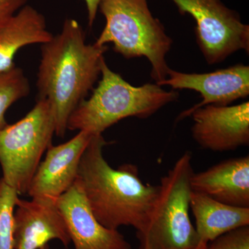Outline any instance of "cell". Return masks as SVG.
Listing matches in <instances>:
<instances>
[{
	"instance_id": "cell-1",
	"label": "cell",
	"mask_w": 249,
	"mask_h": 249,
	"mask_svg": "<svg viewBox=\"0 0 249 249\" xmlns=\"http://www.w3.org/2000/svg\"><path fill=\"white\" fill-rule=\"evenodd\" d=\"M107 49L87 43L83 27L71 18L65 19L58 35L41 45L38 97L49 101L58 137L65 136L71 113L93 89Z\"/></svg>"
},
{
	"instance_id": "cell-2",
	"label": "cell",
	"mask_w": 249,
	"mask_h": 249,
	"mask_svg": "<svg viewBox=\"0 0 249 249\" xmlns=\"http://www.w3.org/2000/svg\"><path fill=\"white\" fill-rule=\"evenodd\" d=\"M107 142L94 134L80 160L77 179L91 212L103 227L118 230L123 226L139 231L146 222L159 192L145 183L136 165L114 169L103 156Z\"/></svg>"
},
{
	"instance_id": "cell-3",
	"label": "cell",
	"mask_w": 249,
	"mask_h": 249,
	"mask_svg": "<svg viewBox=\"0 0 249 249\" xmlns=\"http://www.w3.org/2000/svg\"><path fill=\"white\" fill-rule=\"evenodd\" d=\"M101 80L89 99H84L71 113L67 129L102 134L106 129L128 117L146 119L166 105L177 101L178 93L165 91L156 83L135 87L107 66L101 65Z\"/></svg>"
},
{
	"instance_id": "cell-4",
	"label": "cell",
	"mask_w": 249,
	"mask_h": 249,
	"mask_svg": "<svg viewBox=\"0 0 249 249\" xmlns=\"http://www.w3.org/2000/svg\"><path fill=\"white\" fill-rule=\"evenodd\" d=\"M98 9L106 24L96 43L113 44L114 52L127 59L145 57L156 84L166 79L170 68L165 57L173 40L152 16L147 0H101Z\"/></svg>"
},
{
	"instance_id": "cell-5",
	"label": "cell",
	"mask_w": 249,
	"mask_h": 249,
	"mask_svg": "<svg viewBox=\"0 0 249 249\" xmlns=\"http://www.w3.org/2000/svg\"><path fill=\"white\" fill-rule=\"evenodd\" d=\"M192 155L185 152L161 178L146 222L137 231L139 249H196L199 239L190 219Z\"/></svg>"
},
{
	"instance_id": "cell-6",
	"label": "cell",
	"mask_w": 249,
	"mask_h": 249,
	"mask_svg": "<svg viewBox=\"0 0 249 249\" xmlns=\"http://www.w3.org/2000/svg\"><path fill=\"white\" fill-rule=\"evenodd\" d=\"M52 108L45 98L21 120L0 131V164L3 179L19 195L27 194L41 157L55 134Z\"/></svg>"
},
{
	"instance_id": "cell-7",
	"label": "cell",
	"mask_w": 249,
	"mask_h": 249,
	"mask_svg": "<svg viewBox=\"0 0 249 249\" xmlns=\"http://www.w3.org/2000/svg\"><path fill=\"white\" fill-rule=\"evenodd\" d=\"M180 14L196 22V43L209 65L220 63L240 50L249 51V27L221 0H172Z\"/></svg>"
},
{
	"instance_id": "cell-8",
	"label": "cell",
	"mask_w": 249,
	"mask_h": 249,
	"mask_svg": "<svg viewBox=\"0 0 249 249\" xmlns=\"http://www.w3.org/2000/svg\"><path fill=\"white\" fill-rule=\"evenodd\" d=\"M168 78L159 83L173 89H191L200 93L203 101L183 111L177 121L190 116L204 106H227L249 95V67L238 64L228 68L204 73H183L170 69Z\"/></svg>"
},
{
	"instance_id": "cell-9",
	"label": "cell",
	"mask_w": 249,
	"mask_h": 249,
	"mask_svg": "<svg viewBox=\"0 0 249 249\" xmlns=\"http://www.w3.org/2000/svg\"><path fill=\"white\" fill-rule=\"evenodd\" d=\"M192 135L203 148L227 152L249 144V101L236 106H204L191 113Z\"/></svg>"
},
{
	"instance_id": "cell-10",
	"label": "cell",
	"mask_w": 249,
	"mask_h": 249,
	"mask_svg": "<svg viewBox=\"0 0 249 249\" xmlns=\"http://www.w3.org/2000/svg\"><path fill=\"white\" fill-rule=\"evenodd\" d=\"M93 135L79 131L69 142L56 146L51 144L31 180L28 196L56 200L65 193L76 180L82 156Z\"/></svg>"
},
{
	"instance_id": "cell-11",
	"label": "cell",
	"mask_w": 249,
	"mask_h": 249,
	"mask_svg": "<svg viewBox=\"0 0 249 249\" xmlns=\"http://www.w3.org/2000/svg\"><path fill=\"white\" fill-rule=\"evenodd\" d=\"M75 249H132L118 230L103 227L90 209L77 179L56 199Z\"/></svg>"
},
{
	"instance_id": "cell-12",
	"label": "cell",
	"mask_w": 249,
	"mask_h": 249,
	"mask_svg": "<svg viewBox=\"0 0 249 249\" xmlns=\"http://www.w3.org/2000/svg\"><path fill=\"white\" fill-rule=\"evenodd\" d=\"M14 212V249H38L49 241L58 240L65 247L71 243L66 224L56 200L18 198Z\"/></svg>"
},
{
	"instance_id": "cell-13",
	"label": "cell",
	"mask_w": 249,
	"mask_h": 249,
	"mask_svg": "<svg viewBox=\"0 0 249 249\" xmlns=\"http://www.w3.org/2000/svg\"><path fill=\"white\" fill-rule=\"evenodd\" d=\"M191 188L223 204L249 208V156L223 160L193 173Z\"/></svg>"
},
{
	"instance_id": "cell-14",
	"label": "cell",
	"mask_w": 249,
	"mask_h": 249,
	"mask_svg": "<svg viewBox=\"0 0 249 249\" xmlns=\"http://www.w3.org/2000/svg\"><path fill=\"white\" fill-rule=\"evenodd\" d=\"M53 36L43 15L29 5L23 6L0 27V71L16 67L15 55L23 47L42 45Z\"/></svg>"
},
{
	"instance_id": "cell-15",
	"label": "cell",
	"mask_w": 249,
	"mask_h": 249,
	"mask_svg": "<svg viewBox=\"0 0 249 249\" xmlns=\"http://www.w3.org/2000/svg\"><path fill=\"white\" fill-rule=\"evenodd\" d=\"M190 209L196 219L199 245H208L226 232L249 226V208L223 204L196 192H191Z\"/></svg>"
},
{
	"instance_id": "cell-16",
	"label": "cell",
	"mask_w": 249,
	"mask_h": 249,
	"mask_svg": "<svg viewBox=\"0 0 249 249\" xmlns=\"http://www.w3.org/2000/svg\"><path fill=\"white\" fill-rule=\"evenodd\" d=\"M30 89L29 80L19 67L0 71V131L7 124L6 111L18 100L28 96Z\"/></svg>"
},
{
	"instance_id": "cell-17",
	"label": "cell",
	"mask_w": 249,
	"mask_h": 249,
	"mask_svg": "<svg viewBox=\"0 0 249 249\" xmlns=\"http://www.w3.org/2000/svg\"><path fill=\"white\" fill-rule=\"evenodd\" d=\"M18 196L0 178V249H14V209Z\"/></svg>"
},
{
	"instance_id": "cell-18",
	"label": "cell",
	"mask_w": 249,
	"mask_h": 249,
	"mask_svg": "<svg viewBox=\"0 0 249 249\" xmlns=\"http://www.w3.org/2000/svg\"><path fill=\"white\" fill-rule=\"evenodd\" d=\"M208 249H249V226H244L219 236L208 244Z\"/></svg>"
},
{
	"instance_id": "cell-19",
	"label": "cell",
	"mask_w": 249,
	"mask_h": 249,
	"mask_svg": "<svg viewBox=\"0 0 249 249\" xmlns=\"http://www.w3.org/2000/svg\"><path fill=\"white\" fill-rule=\"evenodd\" d=\"M29 0H0V27L25 6Z\"/></svg>"
},
{
	"instance_id": "cell-20",
	"label": "cell",
	"mask_w": 249,
	"mask_h": 249,
	"mask_svg": "<svg viewBox=\"0 0 249 249\" xmlns=\"http://www.w3.org/2000/svg\"><path fill=\"white\" fill-rule=\"evenodd\" d=\"M86 4L88 14V24L91 27L96 19L98 7L101 0H83Z\"/></svg>"
},
{
	"instance_id": "cell-21",
	"label": "cell",
	"mask_w": 249,
	"mask_h": 249,
	"mask_svg": "<svg viewBox=\"0 0 249 249\" xmlns=\"http://www.w3.org/2000/svg\"><path fill=\"white\" fill-rule=\"evenodd\" d=\"M208 245H199L196 249H208Z\"/></svg>"
},
{
	"instance_id": "cell-22",
	"label": "cell",
	"mask_w": 249,
	"mask_h": 249,
	"mask_svg": "<svg viewBox=\"0 0 249 249\" xmlns=\"http://www.w3.org/2000/svg\"><path fill=\"white\" fill-rule=\"evenodd\" d=\"M38 249H49V247L48 245H46L43 246V247H41V248Z\"/></svg>"
}]
</instances>
